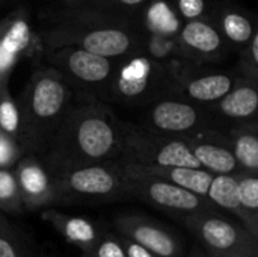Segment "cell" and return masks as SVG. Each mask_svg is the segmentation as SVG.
Here are the masks:
<instances>
[{"mask_svg":"<svg viewBox=\"0 0 258 257\" xmlns=\"http://www.w3.org/2000/svg\"><path fill=\"white\" fill-rule=\"evenodd\" d=\"M109 106L86 100L68 106L48 147L44 165L50 174L77 167L118 161L122 151V129Z\"/></svg>","mask_w":258,"mask_h":257,"instance_id":"cell-1","label":"cell"},{"mask_svg":"<svg viewBox=\"0 0 258 257\" xmlns=\"http://www.w3.org/2000/svg\"><path fill=\"white\" fill-rule=\"evenodd\" d=\"M71 100L70 83L56 68L33 73L17 101L23 151H45Z\"/></svg>","mask_w":258,"mask_h":257,"instance_id":"cell-2","label":"cell"},{"mask_svg":"<svg viewBox=\"0 0 258 257\" xmlns=\"http://www.w3.org/2000/svg\"><path fill=\"white\" fill-rule=\"evenodd\" d=\"M53 176L57 204L79 201H112L128 197L118 161L92 164Z\"/></svg>","mask_w":258,"mask_h":257,"instance_id":"cell-3","label":"cell"},{"mask_svg":"<svg viewBox=\"0 0 258 257\" xmlns=\"http://www.w3.org/2000/svg\"><path fill=\"white\" fill-rule=\"evenodd\" d=\"M45 48L77 47L110 59L132 55L139 47V36L132 27H113L88 23H60L42 32Z\"/></svg>","mask_w":258,"mask_h":257,"instance_id":"cell-4","label":"cell"},{"mask_svg":"<svg viewBox=\"0 0 258 257\" xmlns=\"http://www.w3.org/2000/svg\"><path fill=\"white\" fill-rule=\"evenodd\" d=\"M118 165L124 176L128 197L142 200L144 203H148L156 209L168 212L177 218L194 212L216 211V206L207 198L166 180L157 179L145 173L133 162L118 159Z\"/></svg>","mask_w":258,"mask_h":257,"instance_id":"cell-5","label":"cell"},{"mask_svg":"<svg viewBox=\"0 0 258 257\" xmlns=\"http://www.w3.org/2000/svg\"><path fill=\"white\" fill-rule=\"evenodd\" d=\"M122 161L139 165L201 168L184 138L162 135L130 123H121Z\"/></svg>","mask_w":258,"mask_h":257,"instance_id":"cell-6","label":"cell"},{"mask_svg":"<svg viewBox=\"0 0 258 257\" xmlns=\"http://www.w3.org/2000/svg\"><path fill=\"white\" fill-rule=\"evenodd\" d=\"M180 221L201 244L207 257L227 253L257 254V238H254L242 224L216 215V211L187 214L183 215Z\"/></svg>","mask_w":258,"mask_h":257,"instance_id":"cell-7","label":"cell"},{"mask_svg":"<svg viewBox=\"0 0 258 257\" xmlns=\"http://www.w3.org/2000/svg\"><path fill=\"white\" fill-rule=\"evenodd\" d=\"M47 59L68 83L83 88L104 85L112 79L115 70L113 59L77 47L47 48Z\"/></svg>","mask_w":258,"mask_h":257,"instance_id":"cell-8","label":"cell"},{"mask_svg":"<svg viewBox=\"0 0 258 257\" xmlns=\"http://www.w3.org/2000/svg\"><path fill=\"white\" fill-rule=\"evenodd\" d=\"M115 229L159 257H181L183 247L178 238L160 223L138 214H121L115 218Z\"/></svg>","mask_w":258,"mask_h":257,"instance_id":"cell-9","label":"cell"},{"mask_svg":"<svg viewBox=\"0 0 258 257\" xmlns=\"http://www.w3.org/2000/svg\"><path fill=\"white\" fill-rule=\"evenodd\" d=\"M24 212L57 204L53 176L35 156L27 155L18 159L14 167Z\"/></svg>","mask_w":258,"mask_h":257,"instance_id":"cell-10","label":"cell"},{"mask_svg":"<svg viewBox=\"0 0 258 257\" xmlns=\"http://www.w3.org/2000/svg\"><path fill=\"white\" fill-rule=\"evenodd\" d=\"M203 123L197 106L181 100H160L148 111V124L153 132L186 138Z\"/></svg>","mask_w":258,"mask_h":257,"instance_id":"cell-11","label":"cell"},{"mask_svg":"<svg viewBox=\"0 0 258 257\" xmlns=\"http://www.w3.org/2000/svg\"><path fill=\"white\" fill-rule=\"evenodd\" d=\"M190 151L200 162L201 168L212 174H236L240 173L231 150L230 138H222L216 132H194L184 138Z\"/></svg>","mask_w":258,"mask_h":257,"instance_id":"cell-12","label":"cell"},{"mask_svg":"<svg viewBox=\"0 0 258 257\" xmlns=\"http://www.w3.org/2000/svg\"><path fill=\"white\" fill-rule=\"evenodd\" d=\"M162 70L153 61L136 58L112 76V91L122 98H142L160 88Z\"/></svg>","mask_w":258,"mask_h":257,"instance_id":"cell-13","label":"cell"},{"mask_svg":"<svg viewBox=\"0 0 258 257\" xmlns=\"http://www.w3.org/2000/svg\"><path fill=\"white\" fill-rule=\"evenodd\" d=\"M30 41V26L23 15H12L0 23V88L8 86V79Z\"/></svg>","mask_w":258,"mask_h":257,"instance_id":"cell-14","label":"cell"},{"mask_svg":"<svg viewBox=\"0 0 258 257\" xmlns=\"http://www.w3.org/2000/svg\"><path fill=\"white\" fill-rule=\"evenodd\" d=\"M41 218L48 223L67 242L77 247L82 253H92L100 238L97 227L85 218L70 217L53 209L44 211Z\"/></svg>","mask_w":258,"mask_h":257,"instance_id":"cell-15","label":"cell"},{"mask_svg":"<svg viewBox=\"0 0 258 257\" xmlns=\"http://www.w3.org/2000/svg\"><path fill=\"white\" fill-rule=\"evenodd\" d=\"M206 198L215 206L233 214L254 238H258V221H254L240 206L236 174H213Z\"/></svg>","mask_w":258,"mask_h":257,"instance_id":"cell-16","label":"cell"},{"mask_svg":"<svg viewBox=\"0 0 258 257\" xmlns=\"http://www.w3.org/2000/svg\"><path fill=\"white\" fill-rule=\"evenodd\" d=\"M135 164V162H133ZM145 173L181 186L200 197L207 195V189L213 179V174L204 168H189V167H157V165H139Z\"/></svg>","mask_w":258,"mask_h":257,"instance_id":"cell-17","label":"cell"},{"mask_svg":"<svg viewBox=\"0 0 258 257\" xmlns=\"http://www.w3.org/2000/svg\"><path fill=\"white\" fill-rule=\"evenodd\" d=\"M180 42L184 48L200 53V55H215L222 47V35L219 30L203 21V20H189L181 32Z\"/></svg>","mask_w":258,"mask_h":257,"instance_id":"cell-18","label":"cell"},{"mask_svg":"<svg viewBox=\"0 0 258 257\" xmlns=\"http://www.w3.org/2000/svg\"><path fill=\"white\" fill-rule=\"evenodd\" d=\"M236 80L228 74L213 73L200 77H192L187 82H183V92L197 103H215L221 100L233 86Z\"/></svg>","mask_w":258,"mask_h":257,"instance_id":"cell-19","label":"cell"},{"mask_svg":"<svg viewBox=\"0 0 258 257\" xmlns=\"http://www.w3.org/2000/svg\"><path fill=\"white\" fill-rule=\"evenodd\" d=\"M258 108V91L255 83H239L218 100V109L222 115L233 120H248L254 117Z\"/></svg>","mask_w":258,"mask_h":257,"instance_id":"cell-20","label":"cell"},{"mask_svg":"<svg viewBox=\"0 0 258 257\" xmlns=\"http://www.w3.org/2000/svg\"><path fill=\"white\" fill-rule=\"evenodd\" d=\"M230 144L240 173H258V138L255 127H240L230 136Z\"/></svg>","mask_w":258,"mask_h":257,"instance_id":"cell-21","label":"cell"},{"mask_svg":"<svg viewBox=\"0 0 258 257\" xmlns=\"http://www.w3.org/2000/svg\"><path fill=\"white\" fill-rule=\"evenodd\" d=\"M0 212L9 215L24 214L14 168H0Z\"/></svg>","mask_w":258,"mask_h":257,"instance_id":"cell-22","label":"cell"},{"mask_svg":"<svg viewBox=\"0 0 258 257\" xmlns=\"http://www.w3.org/2000/svg\"><path fill=\"white\" fill-rule=\"evenodd\" d=\"M0 130L18 142L20 138V115L17 101L8 91V86L0 88ZM20 144V142H18Z\"/></svg>","mask_w":258,"mask_h":257,"instance_id":"cell-23","label":"cell"},{"mask_svg":"<svg viewBox=\"0 0 258 257\" xmlns=\"http://www.w3.org/2000/svg\"><path fill=\"white\" fill-rule=\"evenodd\" d=\"M224 35L234 44H246L255 33L252 23L239 12H225L221 21Z\"/></svg>","mask_w":258,"mask_h":257,"instance_id":"cell-24","label":"cell"},{"mask_svg":"<svg viewBox=\"0 0 258 257\" xmlns=\"http://www.w3.org/2000/svg\"><path fill=\"white\" fill-rule=\"evenodd\" d=\"M237 177V194L243 211L258 221V177L257 174L236 173Z\"/></svg>","mask_w":258,"mask_h":257,"instance_id":"cell-25","label":"cell"},{"mask_svg":"<svg viewBox=\"0 0 258 257\" xmlns=\"http://www.w3.org/2000/svg\"><path fill=\"white\" fill-rule=\"evenodd\" d=\"M0 257H27L26 247L17 230L0 212Z\"/></svg>","mask_w":258,"mask_h":257,"instance_id":"cell-26","label":"cell"},{"mask_svg":"<svg viewBox=\"0 0 258 257\" xmlns=\"http://www.w3.org/2000/svg\"><path fill=\"white\" fill-rule=\"evenodd\" d=\"M21 153L20 144L0 130V168H14Z\"/></svg>","mask_w":258,"mask_h":257,"instance_id":"cell-27","label":"cell"},{"mask_svg":"<svg viewBox=\"0 0 258 257\" xmlns=\"http://www.w3.org/2000/svg\"><path fill=\"white\" fill-rule=\"evenodd\" d=\"M92 254L95 257H125L119 238L110 233H100V238L92 250Z\"/></svg>","mask_w":258,"mask_h":257,"instance_id":"cell-28","label":"cell"},{"mask_svg":"<svg viewBox=\"0 0 258 257\" xmlns=\"http://www.w3.org/2000/svg\"><path fill=\"white\" fill-rule=\"evenodd\" d=\"M178 9L187 20H198L204 14V0H178Z\"/></svg>","mask_w":258,"mask_h":257,"instance_id":"cell-29","label":"cell"},{"mask_svg":"<svg viewBox=\"0 0 258 257\" xmlns=\"http://www.w3.org/2000/svg\"><path fill=\"white\" fill-rule=\"evenodd\" d=\"M145 0H94V3L89 8L85 9H101L109 11L112 8H133L138 5H142Z\"/></svg>","mask_w":258,"mask_h":257,"instance_id":"cell-30","label":"cell"},{"mask_svg":"<svg viewBox=\"0 0 258 257\" xmlns=\"http://www.w3.org/2000/svg\"><path fill=\"white\" fill-rule=\"evenodd\" d=\"M119 241L122 244L125 257H159L156 256L154 253H151L150 250H147L145 247H142L141 244H138V242L125 238V236H121L119 235Z\"/></svg>","mask_w":258,"mask_h":257,"instance_id":"cell-31","label":"cell"},{"mask_svg":"<svg viewBox=\"0 0 258 257\" xmlns=\"http://www.w3.org/2000/svg\"><path fill=\"white\" fill-rule=\"evenodd\" d=\"M246 56H249V61H246V62H243V64H246L249 68H251V71H252V76L255 77V74H257V67H258V33L255 32L254 35H252V38L246 42ZM246 67V68H248Z\"/></svg>","mask_w":258,"mask_h":257,"instance_id":"cell-32","label":"cell"},{"mask_svg":"<svg viewBox=\"0 0 258 257\" xmlns=\"http://www.w3.org/2000/svg\"><path fill=\"white\" fill-rule=\"evenodd\" d=\"M67 8L70 9H76V8H89L94 0H60Z\"/></svg>","mask_w":258,"mask_h":257,"instance_id":"cell-33","label":"cell"},{"mask_svg":"<svg viewBox=\"0 0 258 257\" xmlns=\"http://www.w3.org/2000/svg\"><path fill=\"white\" fill-rule=\"evenodd\" d=\"M215 257H257L255 253H227V254H219Z\"/></svg>","mask_w":258,"mask_h":257,"instance_id":"cell-34","label":"cell"},{"mask_svg":"<svg viewBox=\"0 0 258 257\" xmlns=\"http://www.w3.org/2000/svg\"><path fill=\"white\" fill-rule=\"evenodd\" d=\"M189 257H207V256L204 254V251H201V250H198V248H194V250L190 251Z\"/></svg>","mask_w":258,"mask_h":257,"instance_id":"cell-35","label":"cell"},{"mask_svg":"<svg viewBox=\"0 0 258 257\" xmlns=\"http://www.w3.org/2000/svg\"><path fill=\"white\" fill-rule=\"evenodd\" d=\"M82 257H95L92 253H82Z\"/></svg>","mask_w":258,"mask_h":257,"instance_id":"cell-36","label":"cell"}]
</instances>
